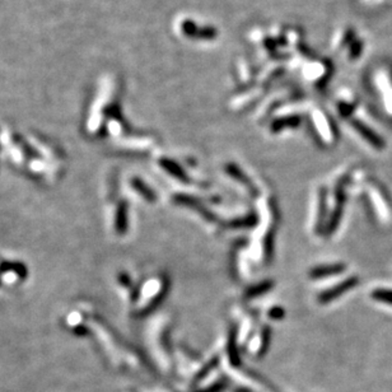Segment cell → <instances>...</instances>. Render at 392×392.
Returning a JSON list of instances; mask_svg holds the SVG:
<instances>
[{
    "mask_svg": "<svg viewBox=\"0 0 392 392\" xmlns=\"http://www.w3.org/2000/svg\"><path fill=\"white\" fill-rule=\"evenodd\" d=\"M182 32L186 36L194 38H202V40H213L217 37V31L213 27H196V25L191 21H185L182 23Z\"/></svg>",
    "mask_w": 392,
    "mask_h": 392,
    "instance_id": "1",
    "label": "cell"
},
{
    "mask_svg": "<svg viewBox=\"0 0 392 392\" xmlns=\"http://www.w3.org/2000/svg\"><path fill=\"white\" fill-rule=\"evenodd\" d=\"M326 270H321V269H318V270L313 271L312 273V275L313 277H324V275H327V274H336V273H341L342 270H344V266L342 265H335V266H330V268H325Z\"/></svg>",
    "mask_w": 392,
    "mask_h": 392,
    "instance_id": "6",
    "label": "cell"
},
{
    "mask_svg": "<svg viewBox=\"0 0 392 392\" xmlns=\"http://www.w3.org/2000/svg\"><path fill=\"white\" fill-rule=\"evenodd\" d=\"M357 283H358V279H357V278H350V279L345 280V281H342L341 284H339V285H336L335 288H334V289L330 290V292L324 293V294L321 296V298H322V302L333 301L334 298H336V297H339L340 294H342V293H345L346 290L352 289L353 286H354Z\"/></svg>",
    "mask_w": 392,
    "mask_h": 392,
    "instance_id": "3",
    "label": "cell"
},
{
    "mask_svg": "<svg viewBox=\"0 0 392 392\" xmlns=\"http://www.w3.org/2000/svg\"><path fill=\"white\" fill-rule=\"evenodd\" d=\"M372 298L377 302H383L392 306V290L377 289L372 293Z\"/></svg>",
    "mask_w": 392,
    "mask_h": 392,
    "instance_id": "5",
    "label": "cell"
},
{
    "mask_svg": "<svg viewBox=\"0 0 392 392\" xmlns=\"http://www.w3.org/2000/svg\"><path fill=\"white\" fill-rule=\"evenodd\" d=\"M301 122V118L297 117V116H292V117H286V118H280V120H277V121L273 124V130L278 131L281 130L283 128H288V126H297V125Z\"/></svg>",
    "mask_w": 392,
    "mask_h": 392,
    "instance_id": "4",
    "label": "cell"
},
{
    "mask_svg": "<svg viewBox=\"0 0 392 392\" xmlns=\"http://www.w3.org/2000/svg\"><path fill=\"white\" fill-rule=\"evenodd\" d=\"M353 126H354L355 130L358 131L359 134H361L364 139L367 140L368 143L372 144L374 148H377V149H383V148H385V141H383L382 138L377 134V133H374L372 129L368 128L367 125H364L363 122L361 121H353Z\"/></svg>",
    "mask_w": 392,
    "mask_h": 392,
    "instance_id": "2",
    "label": "cell"
},
{
    "mask_svg": "<svg viewBox=\"0 0 392 392\" xmlns=\"http://www.w3.org/2000/svg\"><path fill=\"white\" fill-rule=\"evenodd\" d=\"M362 49H363V44L362 42H359V41L352 42V45H350V56H352L353 59H355V57H358L361 55Z\"/></svg>",
    "mask_w": 392,
    "mask_h": 392,
    "instance_id": "7",
    "label": "cell"
}]
</instances>
